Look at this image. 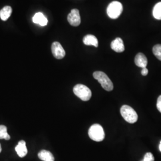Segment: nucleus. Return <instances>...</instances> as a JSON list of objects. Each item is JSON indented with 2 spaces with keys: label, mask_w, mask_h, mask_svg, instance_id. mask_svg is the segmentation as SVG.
Instances as JSON below:
<instances>
[{
  "label": "nucleus",
  "mask_w": 161,
  "mask_h": 161,
  "mask_svg": "<svg viewBox=\"0 0 161 161\" xmlns=\"http://www.w3.org/2000/svg\"><path fill=\"white\" fill-rule=\"evenodd\" d=\"M153 53L158 59L161 61V44H157L153 47Z\"/></svg>",
  "instance_id": "obj_17"
},
{
  "label": "nucleus",
  "mask_w": 161,
  "mask_h": 161,
  "mask_svg": "<svg viewBox=\"0 0 161 161\" xmlns=\"http://www.w3.org/2000/svg\"><path fill=\"white\" fill-rule=\"evenodd\" d=\"M38 157L43 161H54V158L52 153L46 150H42L38 153Z\"/></svg>",
  "instance_id": "obj_13"
},
{
  "label": "nucleus",
  "mask_w": 161,
  "mask_h": 161,
  "mask_svg": "<svg viewBox=\"0 0 161 161\" xmlns=\"http://www.w3.org/2000/svg\"><path fill=\"white\" fill-rule=\"evenodd\" d=\"M0 139H5L8 140L10 139V136L7 132V128L5 125H0Z\"/></svg>",
  "instance_id": "obj_16"
},
{
  "label": "nucleus",
  "mask_w": 161,
  "mask_h": 161,
  "mask_svg": "<svg viewBox=\"0 0 161 161\" xmlns=\"http://www.w3.org/2000/svg\"><path fill=\"white\" fill-rule=\"evenodd\" d=\"M15 150L17 152V155L20 157L23 158L27 155L28 150L26 145V142L24 140L20 141L15 147Z\"/></svg>",
  "instance_id": "obj_9"
},
{
  "label": "nucleus",
  "mask_w": 161,
  "mask_h": 161,
  "mask_svg": "<svg viewBox=\"0 0 161 161\" xmlns=\"http://www.w3.org/2000/svg\"><path fill=\"white\" fill-rule=\"evenodd\" d=\"M74 92L75 95L82 101H88L92 96L90 89L84 85L77 84L74 88Z\"/></svg>",
  "instance_id": "obj_3"
},
{
  "label": "nucleus",
  "mask_w": 161,
  "mask_h": 161,
  "mask_svg": "<svg viewBox=\"0 0 161 161\" xmlns=\"http://www.w3.org/2000/svg\"><path fill=\"white\" fill-rule=\"evenodd\" d=\"M111 48L117 53H122L125 50V46L124 45L123 40L121 38H116L112 41L110 44Z\"/></svg>",
  "instance_id": "obj_8"
},
{
  "label": "nucleus",
  "mask_w": 161,
  "mask_h": 161,
  "mask_svg": "<svg viewBox=\"0 0 161 161\" xmlns=\"http://www.w3.org/2000/svg\"><path fill=\"white\" fill-rule=\"evenodd\" d=\"M83 42L86 46H93L97 47L98 46L97 38L92 35H86L83 38Z\"/></svg>",
  "instance_id": "obj_12"
},
{
  "label": "nucleus",
  "mask_w": 161,
  "mask_h": 161,
  "mask_svg": "<svg viewBox=\"0 0 161 161\" xmlns=\"http://www.w3.org/2000/svg\"><path fill=\"white\" fill-rule=\"evenodd\" d=\"M33 22L36 24H39L41 26H46L48 23V20L46 17L42 13H36L32 18Z\"/></svg>",
  "instance_id": "obj_11"
},
{
  "label": "nucleus",
  "mask_w": 161,
  "mask_h": 161,
  "mask_svg": "<svg viewBox=\"0 0 161 161\" xmlns=\"http://www.w3.org/2000/svg\"><path fill=\"white\" fill-rule=\"evenodd\" d=\"M134 62L138 67L142 68H146L147 64V59L144 54L142 53H139L136 55Z\"/></svg>",
  "instance_id": "obj_10"
},
{
  "label": "nucleus",
  "mask_w": 161,
  "mask_h": 161,
  "mask_svg": "<svg viewBox=\"0 0 161 161\" xmlns=\"http://www.w3.org/2000/svg\"><path fill=\"white\" fill-rule=\"evenodd\" d=\"M123 11V7L121 3L118 1H113L110 3L107 8V14L108 16L115 19L119 17Z\"/></svg>",
  "instance_id": "obj_5"
},
{
  "label": "nucleus",
  "mask_w": 161,
  "mask_h": 161,
  "mask_svg": "<svg viewBox=\"0 0 161 161\" xmlns=\"http://www.w3.org/2000/svg\"><path fill=\"white\" fill-rule=\"evenodd\" d=\"M68 20L70 25L78 26L80 25V12L78 9H72L68 16Z\"/></svg>",
  "instance_id": "obj_7"
},
{
  "label": "nucleus",
  "mask_w": 161,
  "mask_h": 161,
  "mask_svg": "<svg viewBox=\"0 0 161 161\" xmlns=\"http://www.w3.org/2000/svg\"><path fill=\"white\" fill-rule=\"evenodd\" d=\"M157 109L161 113V95L158 97L157 100V104H156Z\"/></svg>",
  "instance_id": "obj_19"
},
{
  "label": "nucleus",
  "mask_w": 161,
  "mask_h": 161,
  "mask_svg": "<svg viewBox=\"0 0 161 161\" xmlns=\"http://www.w3.org/2000/svg\"><path fill=\"white\" fill-rule=\"evenodd\" d=\"M12 13V8L10 6H6L0 10V17L1 20L6 21L10 17Z\"/></svg>",
  "instance_id": "obj_14"
},
{
  "label": "nucleus",
  "mask_w": 161,
  "mask_h": 161,
  "mask_svg": "<svg viewBox=\"0 0 161 161\" xmlns=\"http://www.w3.org/2000/svg\"><path fill=\"white\" fill-rule=\"evenodd\" d=\"M52 52L54 57L57 59L63 58L66 54L63 47L58 42H54L52 44Z\"/></svg>",
  "instance_id": "obj_6"
},
{
  "label": "nucleus",
  "mask_w": 161,
  "mask_h": 161,
  "mask_svg": "<svg viewBox=\"0 0 161 161\" xmlns=\"http://www.w3.org/2000/svg\"><path fill=\"white\" fill-rule=\"evenodd\" d=\"M121 114L123 118L128 123L134 124L138 119L137 114L130 106H122L121 108Z\"/></svg>",
  "instance_id": "obj_2"
},
{
  "label": "nucleus",
  "mask_w": 161,
  "mask_h": 161,
  "mask_svg": "<svg viewBox=\"0 0 161 161\" xmlns=\"http://www.w3.org/2000/svg\"><path fill=\"white\" fill-rule=\"evenodd\" d=\"M93 77L98 81L104 89L110 92L114 89V84L108 76L103 72L96 71L93 73Z\"/></svg>",
  "instance_id": "obj_1"
},
{
  "label": "nucleus",
  "mask_w": 161,
  "mask_h": 161,
  "mask_svg": "<svg viewBox=\"0 0 161 161\" xmlns=\"http://www.w3.org/2000/svg\"><path fill=\"white\" fill-rule=\"evenodd\" d=\"M1 151H2V149H1V144H0V153L1 152Z\"/></svg>",
  "instance_id": "obj_22"
},
{
  "label": "nucleus",
  "mask_w": 161,
  "mask_h": 161,
  "mask_svg": "<svg viewBox=\"0 0 161 161\" xmlns=\"http://www.w3.org/2000/svg\"><path fill=\"white\" fill-rule=\"evenodd\" d=\"M153 16L157 20H161V2L157 3L153 9Z\"/></svg>",
  "instance_id": "obj_15"
},
{
  "label": "nucleus",
  "mask_w": 161,
  "mask_h": 161,
  "mask_svg": "<svg viewBox=\"0 0 161 161\" xmlns=\"http://www.w3.org/2000/svg\"><path fill=\"white\" fill-rule=\"evenodd\" d=\"M155 161V159H154V156H153V155L148 152L144 156V158L143 159L142 161Z\"/></svg>",
  "instance_id": "obj_18"
},
{
  "label": "nucleus",
  "mask_w": 161,
  "mask_h": 161,
  "mask_svg": "<svg viewBox=\"0 0 161 161\" xmlns=\"http://www.w3.org/2000/svg\"><path fill=\"white\" fill-rule=\"evenodd\" d=\"M147 74H148V69H147L146 68H142V75H143V76H146Z\"/></svg>",
  "instance_id": "obj_20"
},
{
  "label": "nucleus",
  "mask_w": 161,
  "mask_h": 161,
  "mask_svg": "<svg viewBox=\"0 0 161 161\" xmlns=\"http://www.w3.org/2000/svg\"><path fill=\"white\" fill-rule=\"evenodd\" d=\"M159 150H160V152H161V142H160V144H159Z\"/></svg>",
  "instance_id": "obj_21"
},
{
  "label": "nucleus",
  "mask_w": 161,
  "mask_h": 161,
  "mask_svg": "<svg viewBox=\"0 0 161 161\" xmlns=\"http://www.w3.org/2000/svg\"><path fill=\"white\" fill-rule=\"evenodd\" d=\"M88 136L94 141L102 142L104 138L105 134L103 127L100 125L94 124L89 128Z\"/></svg>",
  "instance_id": "obj_4"
}]
</instances>
